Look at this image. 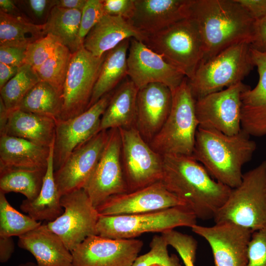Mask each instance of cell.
I'll return each instance as SVG.
<instances>
[{"label": "cell", "mask_w": 266, "mask_h": 266, "mask_svg": "<svg viewBox=\"0 0 266 266\" xmlns=\"http://www.w3.org/2000/svg\"><path fill=\"white\" fill-rule=\"evenodd\" d=\"M15 2L31 22L37 25L45 24L55 6V0H20Z\"/></svg>", "instance_id": "cell-41"}, {"label": "cell", "mask_w": 266, "mask_h": 266, "mask_svg": "<svg viewBox=\"0 0 266 266\" xmlns=\"http://www.w3.org/2000/svg\"><path fill=\"white\" fill-rule=\"evenodd\" d=\"M143 246L138 239L92 235L71 251L73 266H132Z\"/></svg>", "instance_id": "cell-15"}, {"label": "cell", "mask_w": 266, "mask_h": 266, "mask_svg": "<svg viewBox=\"0 0 266 266\" xmlns=\"http://www.w3.org/2000/svg\"><path fill=\"white\" fill-rule=\"evenodd\" d=\"M127 66L128 76L138 89L159 83L173 92L187 78L161 55L133 38L130 41Z\"/></svg>", "instance_id": "cell-17"}, {"label": "cell", "mask_w": 266, "mask_h": 266, "mask_svg": "<svg viewBox=\"0 0 266 266\" xmlns=\"http://www.w3.org/2000/svg\"><path fill=\"white\" fill-rule=\"evenodd\" d=\"M61 202L64 212L47 225L72 251L87 237L97 234L100 215L84 189L63 195Z\"/></svg>", "instance_id": "cell-11"}, {"label": "cell", "mask_w": 266, "mask_h": 266, "mask_svg": "<svg viewBox=\"0 0 266 266\" xmlns=\"http://www.w3.org/2000/svg\"><path fill=\"white\" fill-rule=\"evenodd\" d=\"M118 129L122 164L129 192L161 181L163 156L151 148L135 127Z\"/></svg>", "instance_id": "cell-10"}, {"label": "cell", "mask_w": 266, "mask_h": 266, "mask_svg": "<svg viewBox=\"0 0 266 266\" xmlns=\"http://www.w3.org/2000/svg\"><path fill=\"white\" fill-rule=\"evenodd\" d=\"M87 0H55V6L60 8L82 10Z\"/></svg>", "instance_id": "cell-49"}, {"label": "cell", "mask_w": 266, "mask_h": 266, "mask_svg": "<svg viewBox=\"0 0 266 266\" xmlns=\"http://www.w3.org/2000/svg\"><path fill=\"white\" fill-rule=\"evenodd\" d=\"M62 45L56 36L47 34L27 46L25 63L35 69L50 58Z\"/></svg>", "instance_id": "cell-38"}, {"label": "cell", "mask_w": 266, "mask_h": 266, "mask_svg": "<svg viewBox=\"0 0 266 266\" xmlns=\"http://www.w3.org/2000/svg\"><path fill=\"white\" fill-rule=\"evenodd\" d=\"M250 88L242 82L196 100L199 127L232 135L241 130V95Z\"/></svg>", "instance_id": "cell-12"}, {"label": "cell", "mask_w": 266, "mask_h": 266, "mask_svg": "<svg viewBox=\"0 0 266 266\" xmlns=\"http://www.w3.org/2000/svg\"><path fill=\"white\" fill-rule=\"evenodd\" d=\"M54 144L50 146V153L46 172L41 190L34 199L23 200L21 209L34 220L52 222L64 212L61 205L62 196L56 185L53 166Z\"/></svg>", "instance_id": "cell-28"}, {"label": "cell", "mask_w": 266, "mask_h": 266, "mask_svg": "<svg viewBox=\"0 0 266 266\" xmlns=\"http://www.w3.org/2000/svg\"><path fill=\"white\" fill-rule=\"evenodd\" d=\"M143 42L188 79L193 77L203 57L202 37L197 22L190 17L146 35Z\"/></svg>", "instance_id": "cell-6"}, {"label": "cell", "mask_w": 266, "mask_h": 266, "mask_svg": "<svg viewBox=\"0 0 266 266\" xmlns=\"http://www.w3.org/2000/svg\"><path fill=\"white\" fill-rule=\"evenodd\" d=\"M257 145L242 129L229 135L199 127L193 157L218 182L233 189L242 181V166L250 161Z\"/></svg>", "instance_id": "cell-3"}, {"label": "cell", "mask_w": 266, "mask_h": 266, "mask_svg": "<svg viewBox=\"0 0 266 266\" xmlns=\"http://www.w3.org/2000/svg\"><path fill=\"white\" fill-rule=\"evenodd\" d=\"M251 47L266 55V14L255 19Z\"/></svg>", "instance_id": "cell-45"}, {"label": "cell", "mask_w": 266, "mask_h": 266, "mask_svg": "<svg viewBox=\"0 0 266 266\" xmlns=\"http://www.w3.org/2000/svg\"><path fill=\"white\" fill-rule=\"evenodd\" d=\"M105 55L95 57L84 47L72 53L63 86V107L59 120L69 119L87 109Z\"/></svg>", "instance_id": "cell-9"}, {"label": "cell", "mask_w": 266, "mask_h": 266, "mask_svg": "<svg viewBox=\"0 0 266 266\" xmlns=\"http://www.w3.org/2000/svg\"><path fill=\"white\" fill-rule=\"evenodd\" d=\"M145 37L129 20L104 14L86 36L83 47L94 56L101 57L126 39L143 42Z\"/></svg>", "instance_id": "cell-24"}, {"label": "cell", "mask_w": 266, "mask_h": 266, "mask_svg": "<svg viewBox=\"0 0 266 266\" xmlns=\"http://www.w3.org/2000/svg\"><path fill=\"white\" fill-rule=\"evenodd\" d=\"M40 81L32 66L25 64L20 67L17 74L0 89V98L9 111L16 109L29 91Z\"/></svg>", "instance_id": "cell-34"}, {"label": "cell", "mask_w": 266, "mask_h": 266, "mask_svg": "<svg viewBox=\"0 0 266 266\" xmlns=\"http://www.w3.org/2000/svg\"><path fill=\"white\" fill-rule=\"evenodd\" d=\"M168 246L161 234L154 235L149 250L138 256L132 266H181L178 257L169 254Z\"/></svg>", "instance_id": "cell-37"}, {"label": "cell", "mask_w": 266, "mask_h": 266, "mask_svg": "<svg viewBox=\"0 0 266 266\" xmlns=\"http://www.w3.org/2000/svg\"><path fill=\"white\" fill-rule=\"evenodd\" d=\"M197 218L187 206H176L145 213L100 215L97 235L113 239H132L147 233H161L179 227L190 228Z\"/></svg>", "instance_id": "cell-8"}, {"label": "cell", "mask_w": 266, "mask_h": 266, "mask_svg": "<svg viewBox=\"0 0 266 266\" xmlns=\"http://www.w3.org/2000/svg\"><path fill=\"white\" fill-rule=\"evenodd\" d=\"M18 245L30 252L40 266H73L71 251L47 224L19 236Z\"/></svg>", "instance_id": "cell-23"}, {"label": "cell", "mask_w": 266, "mask_h": 266, "mask_svg": "<svg viewBox=\"0 0 266 266\" xmlns=\"http://www.w3.org/2000/svg\"><path fill=\"white\" fill-rule=\"evenodd\" d=\"M138 90L134 84L129 79L113 91L101 117L100 131L135 127Z\"/></svg>", "instance_id": "cell-27"}, {"label": "cell", "mask_w": 266, "mask_h": 266, "mask_svg": "<svg viewBox=\"0 0 266 266\" xmlns=\"http://www.w3.org/2000/svg\"><path fill=\"white\" fill-rule=\"evenodd\" d=\"M45 35L44 24H35L25 15L14 16L0 11V46L27 48Z\"/></svg>", "instance_id": "cell-30"}, {"label": "cell", "mask_w": 266, "mask_h": 266, "mask_svg": "<svg viewBox=\"0 0 266 266\" xmlns=\"http://www.w3.org/2000/svg\"><path fill=\"white\" fill-rule=\"evenodd\" d=\"M251 53L259 78L254 88L242 94L241 126L250 136L261 137L266 134V55L252 47Z\"/></svg>", "instance_id": "cell-22"}, {"label": "cell", "mask_w": 266, "mask_h": 266, "mask_svg": "<svg viewBox=\"0 0 266 266\" xmlns=\"http://www.w3.org/2000/svg\"><path fill=\"white\" fill-rule=\"evenodd\" d=\"M178 253L185 266H195L198 242L192 235L172 229L161 233Z\"/></svg>", "instance_id": "cell-39"}, {"label": "cell", "mask_w": 266, "mask_h": 266, "mask_svg": "<svg viewBox=\"0 0 266 266\" xmlns=\"http://www.w3.org/2000/svg\"><path fill=\"white\" fill-rule=\"evenodd\" d=\"M161 182L203 221L214 218L232 188L213 178L193 156H163Z\"/></svg>", "instance_id": "cell-1"}, {"label": "cell", "mask_w": 266, "mask_h": 266, "mask_svg": "<svg viewBox=\"0 0 266 266\" xmlns=\"http://www.w3.org/2000/svg\"><path fill=\"white\" fill-rule=\"evenodd\" d=\"M56 119L19 109L9 111L4 133L50 147L55 141Z\"/></svg>", "instance_id": "cell-26"}, {"label": "cell", "mask_w": 266, "mask_h": 266, "mask_svg": "<svg viewBox=\"0 0 266 266\" xmlns=\"http://www.w3.org/2000/svg\"><path fill=\"white\" fill-rule=\"evenodd\" d=\"M97 208L108 198L129 192L121 160L119 130H109L107 142L95 170L83 188Z\"/></svg>", "instance_id": "cell-13"}, {"label": "cell", "mask_w": 266, "mask_h": 266, "mask_svg": "<svg viewBox=\"0 0 266 266\" xmlns=\"http://www.w3.org/2000/svg\"><path fill=\"white\" fill-rule=\"evenodd\" d=\"M255 19L266 14V0H237Z\"/></svg>", "instance_id": "cell-46"}, {"label": "cell", "mask_w": 266, "mask_h": 266, "mask_svg": "<svg viewBox=\"0 0 266 266\" xmlns=\"http://www.w3.org/2000/svg\"><path fill=\"white\" fill-rule=\"evenodd\" d=\"M192 232L203 237L212 250L215 266H246L248 247L252 231L230 222L212 226L197 224Z\"/></svg>", "instance_id": "cell-16"}, {"label": "cell", "mask_w": 266, "mask_h": 266, "mask_svg": "<svg viewBox=\"0 0 266 266\" xmlns=\"http://www.w3.org/2000/svg\"><path fill=\"white\" fill-rule=\"evenodd\" d=\"M0 11L14 16L25 15L13 0H0Z\"/></svg>", "instance_id": "cell-50"}, {"label": "cell", "mask_w": 266, "mask_h": 266, "mask_svg": "<svg viewBox=\"0 0 266 266\" xmlns=\"http://www.w3.org/2000/svg\"><path fill=\"white\" fill-rule=\"evenodd\" d=\"M113 91L102 97L83 113L66 120L56 121L53 150L54 171L59 168L80 144L100 132L101 117Z\"/></svg>", "instance_id": "cell-14"}, {"label": "cell", "mask_w": 266, "mask_h": 266, "mask_svg": "<svg viewBox=\"0 0 266 266\" xmlns=\"http://www.w3.org/2000/svg\"><path fill=\"white\" fill-rule=\"evenodd\" d=\"M172 94L164 84L154 83L139 89L135 128L149 143L166 120L172 106Z\"/></svg>", "instance_id": "cell-20"}, {"label": "cell", "mask_w": 266, "mask_h": 266, "mask_svg": "<svg viewBox=\"0 0 266 266\" xmlns=\"http://www.w3.org/2000/svg\"><path fill=\"white\" fill-rule=\"evenodd\" d=\"M0 136V170L47 168L50 147L6 134Z\"/></svg>", "instance_id": "cell-25"}, {"label": "cell", "mask_w": 266, "mask_h": 266, "mask_svg": "<svg viewBox=\"0 0 266 266\" xmlns=\"http://www.w3.org/2000/svg\"><path fill=\"white\" fill-rule=\"evenodd\" d=\"M105 14L129 20L134 9L135 0H103Z\"/></svg>", "instance_id": "cell-43"}, {"label": "cell", "mask_w": 266, "mask_h": 266, "mask_svg": "<svg viewBox=\"0 0 266 266\" xmlns=\"http://www.w3.org/2000/svg\"><path fill=\"white\" fill-rule=\"evenodd\" d=\"M190 17L197 22L203 41L200 63L232 45L252 41L255 19L237 0H191Z\"/></svg>", "instance_id": "cell-2"}, {"label": "cell", "mask_w": 266, "mask_h": 266, "mask_svg": "<svg viewBox=\"0 0 266 266\" xmlns=\"http://www.w3.org/2000/svg\"><path fill=\"white\" fill-rule=\"evenodd\" d=\"M108 136L109 130L99 132L76 147L63 165L54 171L55 182L62 196L85 187L95 170Z\"/></svg>", "instance_id": "cell-18"}, {"label": "cell", "mask_w": 266, "mask_h": 266, "mask_svg": "<svg viewBox=\"0 0 266 266\" xmlns=\"http://www.w3.org/2000/svg\"><path fill=\"white\" fill-rule=\"evenodd\" d=\"M176 206L187 205L159 181L135 191L112 196L96 208L100 215L112 216L145 213Z\"/></svg>", "instance_id": "cell-19"}, {"label": "cell", "mask_w": 266, "mask_h": 266, "mask_svg": "<svg viewBox=\"0 0 266 266\" xmlns=\"http://www.w3.org/2000/svg\"><path fill=\"white\" fill-rule=\"evenodd\" d=\"M169 114L159 132L149 143L162 156H192L199 123L196 100L187 78L173 92Z\"/></svg>", "instance_id": "cell-4"}, {"label": "cell", "mask_w": 266, "mask_h": 266, "mask_svg": "<svg viewBox=\"0 0 266 266\" xmlns=\"http://www.w3.org/2000/svg\"><path fill=\"white\" fill-rule=\"evenodd\" d=\"M15 209L0 192V237L20 236L41 224Z\"/></svg>", "instance_id": "cell-35"}, {"label": "cell", "mask_w": 266, "mask_h": 266, "mask_svg": "<svg viewBox=\"0 0 266 266\" xmlns=\"http://www.w3.org/2000/svg\"><path fill=\"white\" fill-rule=\"evenodd\" d=\"M62 107V94L48 83L40 81L29 91L17 108L57 120Z\"/></svg>", "instance_id": "cell-32"}, {"label": "cell", "mask_w": 266, "mask_h": 266, "mask_svg": "<svg viewBox=\"0 0 266 266\" xmlns=\"http://www.w3.org/2000/svg\"><path fill=\"white\" fill-rule=\"evenodd\" d=\"M15 244L12 237H0V262L9 261L14 253Z\"/></svg>", "instance_id": "cell-47"}, {"label": "cell", "mask_w": 266, "mask_h": 266, "mask_svg": "<svg viewBox=\"0 0 266 266\" xmlns=\"http://www.w3.org/2000/svg\"><path fill=\"white\" fill-rule=\"evenodd\" d=\"M19 67L0 63V89L18 72Z\"/></svg>", "instance_id": "cell-48"}, {"label": "cell", "mask_w": 266, "mask_h": 266, "mask_svg": "<svg viewBox=\"0 0 266 266\" xmlns=\"http://www.w3.org/2000/svg\"><path fill=\"white\" fill-rule=\"evenodd\" d=\"M26 48L0 46V63L17 67L25 64Z\"/></svg>", "instance_id": "cell-44"}, {"label": "cell", "mask_w": 266, "mask_h": 266, "mask_svg": "<svg viewBox=\"0 0 266 266\" xmlns=\"http://www.w3.org/2000/svg\"><path fill=\"white\" fill-rule=\"evenodd\" d=\"M46 169L9 168L0 170V192L18 193L34 199L42 186Z\"/></svg>", "instance_id": "cell-33"}, {"label": "cell", "mask_w": 266, "mask_h": 266, "mask_svg": "<svg viewBox=\"0 0 266 266\" xmlns=\"http://www.w3.org/2000/svg\"><path fill=\"white\" fill-rule=\"evenodd\" d=\"M254 66L250 44L241 42L200 63L188 82L197 100L242 82Z\"/></svg>", "instance_id": "cell-7"}, {"label": "cell", "mask_w": 266, "mask_h": 266, "mask_svg": "<svg viewBox=\"0 0 266 266\" xmlns=\"http://www.w3.org/2000/svg\"><path fill=\"white\" fill-rule=\"evenodd\" d=\"M105 14L102 0H87L82 10L80 25L78 37L79 49L83 47V43L93 27Z\"/></svg>", "instance_id": "cell-40"}, {"label": "cell", "mask_w": 266, "mask_h": 266, "mask_svg": "<svg viewBox=\"0 0 266 266\" xmlns=\"http://www.w3.org/2000/svg\"><path fill=\"white\" fill-rule=\"evenodd\" d=\"M131 39L123 40L106 53L88 108L112 92L128 76L127 57Z\"/></svg>", "instance_id": "cell-29"}, {"label": "cell", "mask_w": 266, "mask_h": 266, "mask_svg": "<svg viewBox=\"0 0 266 266\" xmlns=\"http://www.w3.org/2000/svg\"><path fill=\"white\" fill-rule=\"evenodd\" d=\"M246 266H266V228L252 232Z\"/></svg>", "instance_id": "cell-42"}, {"label": "cell", "mask_w": 266, "mask_h": 266, "mask_svg": "<svg viewBox=\"0 0 266 266\" xmlns=\"http://www.w3.org/2000/svg\"><path fill=\"white\" fill-rule=\"evenodd\" d=\"M191 0H135L131 24L144 35L190 17Z\"/></svg>", "instance_id": "cell-21"}, {"label": "cell", "mask_w": 266, "mask_h": 266, "mask_svg": "<svg viewBox=\"0 0 266 266\" xmlns=\"http://www.w3.org/2000/svg\"><path fill=\"white\" fill-rule=\"evenodd\" d=\"M9 113V110L6 108L2 100L0 98V135L4 132Z\"/></svg>", "instance_id": "cell-51"}, {"label": "cell", "mask_w": 266, "mask_h": 266, "mask_svg": "<svg viewBox=\"0 0 266 266\" xmlns=\"http://www.w3.org/2000/svg\"><path fill=\"white\" fill-rule=\"evenodd\" d=\"M82 10L60 8L51 9L44 24L45 34H51L73 53L78 49V37Z\"/></svg>", "instance_id": "cell-31"}, {"label": "cell", "mask_w": 266, "mask_h": 266, "mask_svg": "<svg viewBox=\"0 0 266 266\" xmlns=\"http://www.w3.org/2000/svg\"><path fill=\"white\" fill-rule=\"evenodd\" d=\"M215 223L230 222L252 232L266 228V160L243 174L215 214Z\"/></svg>", "instance_id": "cell-5"}, {"label": "cell", "mask_w": 266, "mask_h": 266, "mask_svg": "<svg viewBox=\"0 0 266 266\" xmlns=\"http://www.w3.org/2000/svg\"><path fill=\"white\" fill-rule=\"evenodd\" d=\"M17 266H40L36 263H33L31 262H27L25 263L20 264Z\"/></svg>", "instance_id": "cell-52"}, {"label": "cell", "mask_w": 266, "mask_h": 266, "mask_svg": "<svg viewBox=\"0 0 266 266\" xmlns=\"http://www.w3.org/2000/svg\"><path fill=\"white\" fill-rule=\"evenodd\" d=\"M72 53L64 45L42 65L35 69L40 81L48 83L62 94Z\"/></svg>", "instance_id": "cell-36"}]
</instances>
